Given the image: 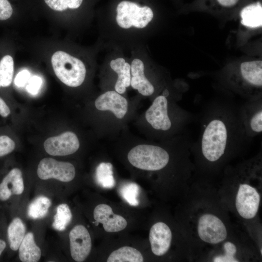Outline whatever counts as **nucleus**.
I'll return each instance as SVG.
<instances>
[{"instance_id": "1", "label": "nucleus", "mask_w": 262, "mask_h": 262, "mask_svg": "<svg viewBox=\"0 0 262 262\" xmlns=\"http://www.w3.org/2000/svg\"><path fill=\"white\" fill-rule=\"evenodd\" d=\"M229 126L221 115L212 117L202 131L200 147L204 157L210 162L218 161L225 153L230 139Z\"/></svg>"}, {"instance_id": "2", "label": "nucleus", "mask_w": 262, "mask_h": 262, "mask_svg": "<svg viewBox=\"0 0 262 262\" xmlns=\"http://www.w3.org/2000/svg\"><path fill=\"white\" fill-rule=\"evenodd\" d=\"M51 62L55 75L66 85L76 87L83 82L86 68L80 59L66 52L57 51L52 55Z\"/></svg>"}, {"instance_id": "3", "label": "nucleus", "mask_w": 262, "mask_h": 262, "mask_svg": "<svg viewBox=\"0 0 262 262\" xmlns=\"http://www.w3.org/2000/svg\"><path fill=\"white\" fill-rule=\"evenodd\" d=\"M128 159L134 167L145 170L157 171L168 163L169 155L163 148L154 145H140L128 153Z\"/></svg>"}, {"instance_id": "4", "label": "nucleus", "mask_w": 262, "mask_h": 262, "mask_svg": "<svg viewBox=\"0 0 262 262\" xmlns=\"http://www.w3.org/2000/svg\"><path fill=\"white\" fill-rule=\"evenodd\" d=\"M116 20L122 28L129 29L131 26L144 28L153 17L151 8L147 6H140L137 3L123 0L116 7Z\"/></svg>"}, {"instance_id": "5", "label": "nucleus", "mask_w": 262, "mask_h": 262, "mask_svg": "<svg viewBox=\"0 0 262 262\" xmlns=\"http://www.w3.org/2000/svg\"><path fill=\"white\" fill-rule=\"evenodd\" d=\"M37 173L41 180L54 179L63 182H69L73 180L76 172L74 165L70 163L45 158L39 162Z\"/></svg>"}, {"instance_id": "6", "label": "nucleus", "mask_w": 262, "mask_h": 262, "mask_svg": "<svg viewBox=\"0 0 262 262\" xmlns=\"http://www.w3.org/2000/svg\"><path fill=\"white\" fill-rule=\"evenodd\" d=\"M197 232L205 242L217 244L225 240L227 236L226 228L223 222L212 214H204L199 219Z\"/></svg>"}, {"instance_id": "7", "label": "nucleus", "mask_w": 262, "mask_h": 262, "mask_svg": "<svg viewBox=\"0 0 262 262\" xmlns=\"http://www.w3.org/2000/svg\"><path fill=\"white\" fill-rule=\"evenodd\" d=\"M260 199V194L255 188L246 183L240 184L235 200L240 215L246 219L254 218L258 211Z\"/></svg>"}, {"instance_id": "8", "label": "nucleus", "mask_w": 262, "mask_h": 262, "mask_svg": "<svg viewBox=\"0 0 262 262\" xmlns=\"http://www.w3.org/2000/svg\"><path fill=\"white\" fill-rule=\"evenodd\" d=\"M69 238L72 259L76 262H83L92 248L91 239L88 230L83 225H76L70 231Z\"/></svg>"}, {"instance_id": "9", "label": "nucleus", "mask_w": 262, "mask_h": 262, "mask_svg": "<svg viewBox=\"0 0 262 262\" xmlns=\"http://www.w3.org/2000/svg\"><path fill=\"white\" fill-rule=\"evenodd\" d=\"M44 147L50 155L66 156L77 151L80 147V142L74 133L66 131L48 138L44 143Z\"/></svg>"}, {"instance_id": "10", "label": "nucleus", "mask_w": 262, "mask_h": 262, "mask_svg": "<svg viewBox=\"0 0 262 262\" xmlns=\"http://www.w3.org/2000/svg\"><path fill=\"white\" fill-rule=\"evenodd\" d=\"M145 117L154 129L163 131L169 130L172 126V122L168 114L166 97L162 95L156 98L146 111Z\"/></svg>"}, {"instance_id": "11", "label": "nucleus", "mask_w": 262, "mask_h": 262, "mask_svg": "<svg viewBox=\"0 0 262 262\" xmlns=\"http://www.w3.org/2000/svg\"><path fill=\"white\" fill-rule=\"evenodd\" d=\"M94 219L102 224L108 232H115L124 229L127 225L126 220L122 216L115 214L111 207L105 204L97 205L93 212Z\"/></svg>"}, {"instance_id": "12", "label": "nucleus", "mask_w": 262, "mask_h": 262, "mask_svg": "<svg viewBox=\"0 0 262 262\" xmlns=\"http://www.w3.org/2000/svg\"><path fill=\"white\" fill-rule=\"evenodd\" d=\"M149 239L153 253L158 256L164 255L170 247L172 233L164 223L154 224L149 231Z\"/></svg>"}, {"instance_id": "13", "label": "nucleus", "mask_w": 262, "mask_h": 262, "mask_svg": "<svg viewBox=\"0 0 262 262\" xmlns=\"http://www.w3.org/2000/svg\"><path fill=\"white\" fill-rule=\"evenodd\" d=\"M95 104L98 110H109L119 119L123 118L128 111L126 99L114 91H107L100 95L95 100Z\"/></svg>"}, {"instance_id": "14", "label": "nucleus", "mask_w": 262, "mask_h": 262, "mask_svg": "<svg viewBox=\"0 0 262 262\" xmlns=\"http://www.w3.org/2000/svg\"><path fill=\"white\" fill-rule=\"evenodd\" d=\"M24 189L22 172L18 168L11 169L0 183V200L6 201L13 195H21Z\"/></svg>"}, {"instance_id": "15", "label": "nucleus", "mask_w": 262, "mask_h": 262, "mask_svg": "<svg viewBox=\"0 0 262 262\" xmlns=\"http://www.w3.org/2000/svg\"><path fill=\"white\" fill-rule=\"evenodd\" d=\"M131 70L132 87L143 96L151 95L154 92V87L145 76L143 62L139 59H134L131 66Z\"/></svg>"}, {"instance_id": "16", "label": "nucleus", "mask_w": 262, "mask_h": 262, "mask_svg": "<svg viewBox=\"0 0 262 262\" xmlns=\"http://www.w3.org/2000/svg\"><path fill=\"white\" fill-rule=\"evenodd\" d=\"M110 66L118 75L115 86V91L123 94L131 85V66L123 58H118L111 61Z\"/></svg>"}, {"instance_id": "17", "label": "nucleus", "mask_w": 262, "mask_h": 262, "mask_svg": "<svg viewBox=\"0 0 262 262\" xmlns=\"http://www.w3.org/2000/svg\"><path fill=\"white\" fill-rule=\"evenodd\" d=\"M19 258L22 262H37L41 258V251L36 244L32 232L25 234L19 248Z\"/></svg>"}, {"instance_id": "18", "label": "nucleus", "mask_w": 262, "mask_h": 262, "mask_svg": "<svg viewBox=\"0 0 262 262\" xmlns=\"http://www.w3.org/2000/svg\"><path fill=\"white\" fill-rule=\"evenodd\" d=\"M241 75L249 84L261 88L262 86V61L243 62L240 66Z\"/></svg>"}, {"instance_id": "19", "label": "nucleus", "mask_w": 262, "mask_h": 262, "mask_svg": "<svg viewBox=\"0 0 262 262\" xmlns=\"http://www.w3.org/2000/svg\"><path fill=\"white\" fill-rule=\"evenodd\" d=\"M241 22L247 27L255 28L262 25V7L259 2L244 7L240 12Z\"/></svg>"}, {"instance_id": "20", "label": "nucleus", "mask_w": 262, "mask_h": 262, "mask_svg": "<svg viewBox=\"0 0 262 262\" xmlns=\"http://www.w3.org/2000/svg\"><path fill=\"white\" fill-rule=\"evenodd\" d=\"M26 232L25 226L19 217L14 218L9 224L7 230L10 248L13 251L18 249Z\"/></svg>"}, {"instance_id": "21", "label": "nucleus", "mask_w": 262, "mask_h": 262, "mask_svg": "<svg viewBox=\"0 0 262 262\" xmlns=\"http://www.w3.org/2000/svg\"><path fill=\"white\" fill-rule=\"evenodd\" d=\"M143 257L140 251L130 246L121 247L112 252L107 262H142Z\"/></svg>"}, {"instance_id": "22", "label": "nucleus", "mask_w": 262, "mask_h": 262, "mask_svg": "<svg viewBox=\"0 0 262 262\" xmlns=\"http://www.w3.org/2000/svg\"><path fill=\"white\" fill-rule=\"evenodd\" d=\"M245 129L250 136L259 134L262 131V110L261 104L255 108L246 117L244 121Z\"/></svg>"}, {"instance_id": "23", "label": "nucleus", "mask_w": 262, "mask_h": 262, "mask_svg": "<svg viewBox=\"0 0 262 262\" xmlns=\"http://www.w3.org/2000/svg\"><path fill=\"white\" fill-rule=\"evenodd\" d=\"M112 165L110 163H101L97 167L96 180L101 187L112 188L115 185V180L113 176Z\"/></svg>"}, {"instance_id": "24", "label": "nucleus", "mask_w": 262, "mask_h": 262, "mask_svg": "<svg viewBox=\"0 0 262 262\" xmlns=\"http://www.w3.org/2000/svg\"><path fill=\"white\" fill-rule=\"evenodd\" d=\"M51 205V202L48 197L38 196L29 204L28 215L34 219L43 218L47 214Z\"/></svg>"}, {"instance_id": "25", "label": "nucleus", "mask_w": 262, "mask_h": 262, "mask_svg": "<svg viewBox=\"0 0 262 262\" xmlns=\"http://www.w3.org/2000/svg\"><path fill=\"white\" fill-rule=\"evenodd\" d=\"M53 217V228L59 231L65 230L71 222L72 217L68 205L65 203L58 205Z\"/></svg>"}, {"instance_id": "26", "label": "nucleus", "mask_w": 262, "mask_h": 262, "mask_svg": "<svg viewBox=\"0 0 262 262\" xmlns=\"http://www.w3.org/2000/svg\"><path fill=\"white\" fill-rule=\"evenodd\" d=\"M13 74V58L10 55H5L0 61V81L1 86L7 87L11 84Z\"/></svg>"}, {"instance_id": "27", "label": "nucleus", "mask_w": 262, "mask_h": 262, "mask_svg": "<svg viewBox=\"0 0 262 262\" xmlns=\"http://www.w3.org/2000/svg\"><path fill=\"white\" fill-rule=\"evenodd\" d=\"M120 193L123 199L130 205L137 206L139 205V187L137 184L130 182L124 184L121 188Z\"/></svg>"}, {"instance_id": "28", "label": "nucleus", "mask_w": 262, "mask_h": 262, "mask_svg": "<svg viewBox=\"0 0 262 262\" xmlns=\"http://www.w3.org/2000/svg\"><path fill=\"white\" fill-rule=\"evenodd\" d=\"M47 5L56 11H63L67 8L77 9L82 4L83 0H44Z\"/></svg>"}, {"instance_id": "29", "label": "nucleus", "mask_w": 262, "mask_h": 262, "mask_svg": "<svg viewBox=\"0 0 262 262\" xmlns=\"http://www.w3.org/2000/svg\"><path fill=\"white\" fill-rule=\"evenodd\" d=\"M225 253L223 255L217 256L213 259L214 262H237L234 257L237 252L235 245L230 242H226L223 246Z\"/></svg>"}, {"instance_id": "30", "label": "nucleus", "mask_w": 262, "mask_h": 262, "mask_svg": "<svg viewBox=\"0 0 262 262\" xmlns=\"http://www.w3.org/2000/svg\"><path fill=\"white\" fill-rule=\"evenodd\" d=\"M15 148V142L6 135L0 136V157L12 152Z\"/></svg>"}, {"instance_id": "31", "label": "nucleus", "mask_w": 262, "mask_h": 262, "mask_svg": "<svg viewBox=\"0 0 262 262\" xmlns=\"http://www.w3.org/2000/svg\"><path fill=\"white\" fill-rule=\"evenodd\" d=\"M42 84L41 78L40 76L34 75L30 78L26 86V90L31 94L36 95L38 93Z\"/></svg>"}, {"instance_id": "32", "label": "nucleus", "mask_w": 262, "mask_h": 262, "mask_svg": "<svg viewBox=\"0 0 262 262\" xmlns=\"http://www.w3.org/2000/svg\"><path fill=\"white\" fill-rule=\"evenodd\" d=\"M13 13L11 4L7 0H0V20L9 18Z\"/></svg>"}, {"instance_id": "33", "label": "nucleus", "mask_w": 262, "mask_h": 262, "mask_svg": "<svg viewBox=\"0 0 262 262\" xmlns=\"http://www.w3.org/2000/svg\"><path fill=\"white\" fill-rule=\"evenodd\" d=\"M31 78V73L30 72L24 69L20 71L15 78V84L18 87H23L28 82Z\"/></svg>"}, {"instance_id": "34", "label": "nucleus", "mask_w": 262, "mask_h": 262, "mask_svg": "<svg viewBox=\"0 0 262 262\" xmlns=\"http://www.w3.org/2000/svg\"><path fill=\"white\" fill-rule=\"evenodd\" d=\"M223 8H230L236 6L241 0H214Z\"/></svg>"}, {"instance_id": "35", "label": "nucleus", "mask_w": 262, "mask_h": 262, "mask_svg": "<svg viewBox=\"0 0 262 262\" xmlns=\"http://www.w3.org/2000/svg\"><path fill=\"white\" fill-rule=\"evenodd\" d=\"M10 114V110L5 102V101L0 98V115L3 117H7Z\"/></svg>"}, {"instance_id": "36", "label": "nucleus", "mask_w": 262, "mask_h": 262, "mask_svg": "<svg viewBox=\"0 0 262 262\" xmlns=\"http://www.w3.org/2000/svg\"><path fill=\"white\" fill-rule=\"evenodd\" d=\"M6 247V243L5 241L1 239H0V256L2 254Z\"/></svg>"}, {"instance_id": "37", "label": "nucleus", "mask_w": 262, "mask_h": 262, "mask_svg": "<svg viewBox=\"0 0 262 262\" xmlns=\"http://www.w3.org/2000/svg\"><path fill=\"white\" fill-rule=\"evenodd\" d=\"M163 95L166 97H168L169 95V91L167 89H165L163 93Z\"/></svg>"}, {"instance_id": "38", "label": "nucleus", "mask_w": 262, "mask_h": 262, "mask_svg": "<svg viewBox=\"0 0 262 262\" xmlns=\"http://www.w3.org/2000/svg\"><path fill=\"white\" fill-rule=\"evenodd\" d=\"M1 86V82H0V87Z\"/></svg>"}, {"instance_id": "39", "label": "nucleus", "mask_w": 262, "mask_h": 262, "mask_svg": "<svg viewBox=\"0 0 262 262\" xmlns=\"http://www.w3.org/2000/svg\"><path fill=\"white\" fill-rule=\"evenodd\" d=\"M261 254H262V249H261Z\"/></svg>"}]
</instances>
